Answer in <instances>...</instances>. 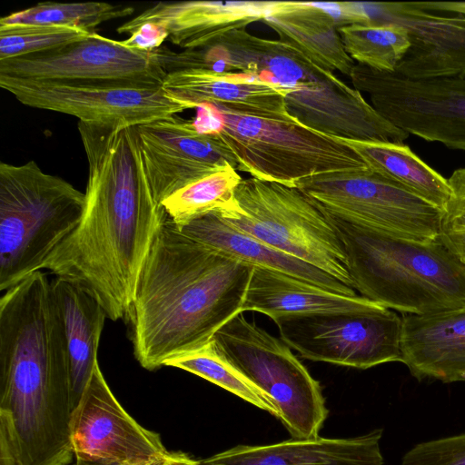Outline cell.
I'll use <instances>...</instances> for the list:
<instances>
[{
	"label": "cell",
	"mask_w": 465,
	"mask_h": 465,
	"mask_svg": "<svg viewBox=\"0 0 465 465\" xmlns=\"http://www.w3.org/2000/svg\"><path fill=\"white\" fill-rule=\"evenodd\" d=\"M418 5L428 12H442L465 16V1H429L418 2Z\"/></svg>",
	"instance_id": "cell-35"
},
{
	"label": "cell",
	"mask_w": 465,
	"mask_h": 465,
	"mask_svg": "<svg viewBox=\"0 0 465 465\" xmlns=\"http://www.w3.org/2000/svg\"><path fill=\"white\" fill-rule=\"evenodd\" d=\"M84 193L31 160L0 163V291L33 273L78 225Z\"/></svg>",
	"instance_id": "cell-7"
},
{
	"label": "cell",
	"mask_w": 465,
	"mask_h": 465,
	"mask_svg": "<svg viewBox=\"0 0 465 465\" xmlns=\"http://www.w3.org/2000/svg\"><path fill=\"white\" fill-rule=\"evenodd\" d=\"M341 139L370 168L443 211L451 195L448 179L424 163L408 145Z\"/></svg>",
	"instance_id": "cell-26"
},
{
	"label": "cell",
	"mask_w": 465,
	"mask_h": 465,
	"mask_svg": "<svg viewBox=\"0 0 465 465\" xmlns=\"http://www.w3.org/2000/svg\"><path fill=\"white\" fill-rule=\"evenodd\" d=\"M162 465H198L196 460L186 453L168 452Z\"/></svg>",
	"instance_id": "cell-36"
},
{
	"label": "cell",
	"mask_w": 465,
	"mask_h": 465,
	"mask_svg": "<svg viewBox=\"0 0 465 465\" xmlns=\"http://www.w3.org/2000/svg\"><path fill=\"white\" fill-rule=\"evenodd\" d=\"M88 162L81 220L42 265L72 282L126 321L138 279L163 218L156 203L135 126L78 122Z\"/></svg>",
	"instance_id": "cell-1"
},
{
	"label": "cell",
	"mask_w": 465,
	"mask_h": 465,
	"mask_svg": "<svg viewBox=\"0 0 465 465\" xmlns=\"http://www.w3.org/2000/svg\"><path fill=\"white\" fill-rule=\"evenodd\" d=\"M401 465H465V433L418 443Z\"/></svg>",
	"instance_id": "cell-33"
},
{
	"label": "cell",
	"mask_w": 465,
	"mask_h": 465,
	"mask_svg": "<svg viewBox=\"0 0 465 465\" xmlns=\"http://www.w3.org/2000/svg\"><path fill=\"white\" fill-rule=\"evenodd\" d=\"M163 464V463H162Z\"/></svg>",
	"instance_id": "cell-40"
},
{
	"label": "cell",
	"mask_w": 465,
	"mask_h": 465,
	"mask_svg": "<svg viewBox=\"0 0 465 465\" xmlns=\"http://www.w3.org/2000/svg\"><path fill=\"white\" fill-rule=\"evenodd\" d=\"M91 33L57 25H0V60L54 50Z\"/></svg>",
	"instance_id": "cell-31"
},
{
	"label": "cell",
	"mask_w": 465,
	"mask_h": 465,
	"mask_svg": "<svg viewBox=\"0 0 465 465\" xmlns=\"http://www.w3.org/2000/svg\"><path fill=\"white\" fill-rule=\"evenodd\" d=\"M164 366L179 368L200 376L279 418L273 401L226 359L213 339L198 349L170 359Z\"/></svg>",
	"instance_id": "cell-29"
},
{
	"label": "cell",
	"mask_w": 465,
	"mask_h": 465,
	"mask_svg": "<svg viewBox=\"0 0 465 465\" xmlns=\"http://www.w3.org/2000/svg\"><path fill=\"white\" fill-rule=\"evenodd\" d=\"M382 430L346 439L320 436L268 445H239L208 458L198 465H383Z\"/></svg>",
	"instance_id": "cell-20"
},
{
	"label": "cell",
	"mask_w": 465,
	"mask_h": 465,
	"mask_svg": "<svg viewBox=\"0 0 465 465\" xmlns=\"http://www.w3.org/2000/svg\"><path fill=\"white\" fill-rule=\"evenodd\" d=\"M376 304L362 296L338 294L292 275L253 266L242 312H258L273 320L295 314L355 312Z\"/></svg>",
	"instance_id": "cell-23"
},
{
	"label": "cell",
	"mask_w": 465,
	"mask_h": 465,
	"mask_svg": "<svg viewBox=\"0 0 465 465\" xmlns=\"http://www.w3.org/2000/svg\"><path fill=\"white\" fill-rule=\"evenodd\" d=\"M196 109L198 131L215 136L235 158L237 170L252 177L295 187L321 173L368 167L344 140L292 116L261 117L220 104Z\"/></svg>",
	"instance_id": "cell-6"
},
{
	"label": "cell",
	"mask_w": 465,
	"mask_h": 465,
	"mask_svg": "<svg viewBox=\"0 0 465 465\" xmlns=\"http://www.w3.org/2000/svg\"><path fill=\"white\" fill-rule=\"evenodd\" d=\"M321 209L406 240L440 237L443 211L371 168L321 173L296 183Z\"/></svg>",
	"instance_id": "cell-10"
},
{
	"label": "cell",
	"mask_w": 465,
	"mask_h": 465,
	"mask_svg": "<svg viewBox=\"0 0 465 465\" xmlns=\"http://www.w3.org/2000/svg\"><path fill=\"white\" fill-rule=\"evenodd\" d=\"M50 289L63 333L74 410L98 364L106 314L94 296L72 282L55 277Z\"/></svg>",
	"instance_id": "cell-22"
},
{
	"label": "cell",
	"mask_w": 465,
	"mask_h": 465,
	"mask_svg": "<svg viewBox=\"0 0 465 465\" xmlns=\"http://www.w3.org/2000/svg\"><path fill=\"white\" fill-rule=\"evenodd\" d=\"M220 351L274 402L292 438L319 436L329 411L322 387L281 339L236 315L213 336Z\"/></svg>",
	"instance_id": "cell-9"
},
{
	"label": "cell",
	"mask_w": 465,
	"mask_h": 465,
	"mask_svg": "<svg viewBox=\"0 0 465 465\" xmlns=\"http://www.w3.org/2000/svg\"><path fill=\"white\" fill-rule=\"evenodd\" d=\"M281 339L302 357L357 369L402 362V319L380 304L355 311L273 319Z\"/></svg>",
	"instance_id": "cell-11"
},
{
	"label": "cell",
	"mask_w": 465,
	"mask_h": 465,
	"mask_svg": "<svg viewBox=\"0 0 465 465\" xmlns=\"http://www.w3.org/2000/svg\"><path fill=\"white\" fill-rule=\"evenodd\" d=\"M339 32L354 62L381 72H396L411 48L408 32L393 24H353Z\"/></svg>",
	"instance_id": "cell-28"
},
{
	"label": "cell",
	"mask_w": 465,
	"mask_h": 465,
	"mask_svg": "<svg viewBox=\"0 0 465 465\" xmlns=\"http://www.w3.org/2000/svg\"><path fill=\"white\" fill-rule=\"evenodd\" d=\"M64 338L42 271L0 299V421L23 465H71L73 415Z\"/></svg>",
	"instance_id": "cell-3"
},
{
	"label": "cell",
	"mask_w": 465,
	"mask_h": 465,
	"mask_svg": "<svg viewBox=\"0 0 465 465\" xmlns=\"http://www.w3.org/2000/svg\"><path fill=\"white\" fill-rule=\"evenodd\" d=\"M74 465H76V464H74Z\"/></svg>",
	"instance_id": "cell-39"
},
{
	"label": "cell",
	"mask_w": 465,
	"mask_h": 465,
	"mask_svg": "<svg viewBox=\"0 0 465 465\" xmlns=\"http://www.w3.org/2000/svg\"><path fill=\"white\" fill-rule=\"evenodd\" d=\"M285 5L286 1H163L124 23L116 31L132 35L145 24H155L166 30L173 45L193 49L232 31L245 29Z\"/></svg>",
	"instance_id": "cell-18"
},
{
	"label": "cell",
	"mask_w": 465,
	"mask_h": 465,
	"mask_svg": "<svg viewBox=\"0 0 465 465\" xmlns=\"http://www.w3.org/2000/svg\"><path fill=\"white\" fill-rule=\"evenodd\" d=\"M0 87L21 104L73 115L79 122L138 126L186 110L162 86L35 82L0 77Z\"/></svg>",
	"instance_id": "cell-14"
},
{
	"label": "cell",
	"mask_w": 465,
	"mask_h": 465,
	"mask_svg": "<svg viewBox=\"0 0 465 465\" xmlns=\"http://www.w3.org/2000/svg\"><path fill=\"white\" fill-rule=\"evenodd\" d=\"M350 78L398 128L449 149L465 150V79L412 80L359 64Z\"/></svg>",
	"instance_id": "cell-12"
},
{
	"label": "cell",
	"mask_w": 465,
	"mask_h": 465,
	"mask_svg": "<svg viewBox=\"0 0 465 465\" xmlns=\"http://www.w3.org/2000/svg\"><path fill=\"white\" fill-rule=\"evenodd\" d=\"M166 47L142 50L95 32L55 48L0 60V77L35 82L162 86Z\"/></svg>",
	"instance_id": "cell-13"
},
{
	"label": "cell",
	"mask_w": 465,
	"mask_h": 465,
	"mask_svg": "<svg viewBox=\"0 0 465 465\" xmlns=\"http://www.w3.org/2000/svg\"><path fill=\"white\" fill-rule=\"evenodd\" d=\"M168 39L166 30L155 24H145L131 35L124 43L131 47L142 50H153L161 47L163 42Z\"/></svg>",
	"instance_id": "cell-34"
},
{
	"label": "cell",
	"mask_w": 465,
	"mask_h": 465,
	"mask_svg": "<svg viewBox=\"0 0 465 465\" xmlns=\"http://www.w3.org/2000/svg\"><path fill=\"white\" fill-rule=\"evenodd\" d=\"M242 180L235 168L226 166L174 192L161 207L176 227H183L211 213L234 209Z\"/></svg>",
	"instance_id": "cell-27"
},
{
	"label": "cell",
	"mask_w": 465,
	"mask_h": 465,
	"mask_svg": "<svg viewBox=\"0 0 465 465\" xmlns=\"http://www.w3.org/2000/svg\"><path fill=\"white\" fill-rule=\"evenodd\" d=\"M165 457L162 458V459L154 460H152V461H149V462L137 464V465H162V463L163 462Z\"/></svg>",
	"instance_id": "cell-37"
},
{
	"label": "cell",
	"mask_w": 465,
	"mask_h": 465,
	"mask_svg": "<svg viewBox=\"0 0 465 465\" xmlns=\"http://www.w3.org/2000/svg\"><path fill=\"white\" fill-rule=\"evenodd\" d=\"M76 465H121V464H99V463H87V462H75Z\"/></svg>",
	"instance_id": "cell-38"
},
{
	"label": "cell",
	"mask_w": 465,
	"mask_h": 465,
	"mask_svg": "<svg viewBox=\"0 0 465 465\" xmlns=\"http://www.w3.org/2000/svg\"><path fill=\"white\" fill-rule=\"evenodd\" d=\"M451 195L443 209L440 238L465 266V167L448 179Z\"/></svg>",
	"instance_id": "cell-32"
},
{
	"label": "cell",
	"mask_w": 465,
	"mask_h": 465,
	"mask_svg": "<svg viewBox=\"0 0 465 465\" xmlns=\"http://www.w3.org/2000/svg\"><path fill=\"white\" fill-rule=\"evenodd\" d=\"M401 319L402 362L413 377L465 381V309Z\"/></svg>",
	"instance_id": "cell-21"
},
{
	"label": "cell",
	"mask_w": 465,
	"mask_h": 465,
	"mask_svg": "<svg viewBox=\"0 0 465 465\" xmlns=\"http://www.w3.org/2000/svg\"><path fill=\"white\" fill-rule=\"evenodd\" d=\"M321 211L336 232L353 289L362 297L405 314L465 309V266L440 237L406 240Z\"/></svg>",
	"instance_id": "cell-5"
},
{
	"label": "cell",
	"mask_w": 465,
	"mask_h": 465,
	"mask_svg": "<svg viewBox=\"0 0 465 465\" xmlns=\"http://www.w3.org/2000/svg\"><path fill=\"white\" fill-rule=\"evenodd\" d=\"M71 441L76 462L137 465L169 452L158 433L141 426L119 403L99 364L73 411Z\"/></svg>",
	"instance_id": "cell-15"
},
{
	"label": "cell",
	"mask_w": 465,
	"mask_h": 465,
	"mask_svg": "<svg viewBox=\"0 0 465 465\" xmlns=\"http://www.w3.org/2000/svg\"><path fill=\"white\" fill-rule=\"evenodd\" d=\"M363 24H393L409 34L411 48L396 73L412 80L465 79V16L428 12L417 2L360 3Z\"/></svg>",
	"instance_id": "cell-17"
},
{
	"label": "cell",
	"mask_w": 465,
	"mask_h": 465,
	"mask_svg": "<svg viewBox=\"0 0 465 465\" xmlns=\"http://www.w3.org/2000/svg\"><path fill=\"white\" fill-rule=\"evenodd\" d=\"M153 197L161 203L181 188L226 166L237 170L231 152L193 119L177 115L135 126ZM238 171V170H237Z\"/></svg>",
	"instance_id": "cell-16"
},
{
	"label": "cell",
	"mask_w": 465,
	"mask_h": 465,
	"mask_svg": "<svg viewBox=\"0 0 465 465\" xmlns=\"http://www.w3.org/2000/svg\"><path fill=\"white\" fill-rule=\"evenodd\" d=\"M162 88L185 109L220 104L261 117L291 116L285 104L290 90L238 72L211 67L177 70L167 74Z\"/></svg>",
	"instance_id": "cell-19"
},
{
	"label": "cell",
	"mask_w": 465,
	"mask_h": 465,
	"mask_svg": "<svg viewBox=\"0 0 465 465\" xmlns=\"http://www.w3.org/2000/svg\"><path fill=\"white\" fill-rule=\"evenodd\" d=\"M131 6L104 2L55 3L42 2L0 19V25H57L94 32L99 25L131 15Z\"/></svg>",
	"instance_id": "cell-30"
},
{
	"label": "cell",
	"mask_w": 465,
	"mask_h": 465,
	"mask_svg": "<svg viewBox=\"0 0 465 465\" xmlns=\"http://www.w3.org/2000/svg\"><path fill=\"white\" fill-rule=\"evenodd\" d=\"M236 207L215 215L267 245L329 273L353 289L336 232L296 187L250 177L235 192Z\"/></svg>",
	"instance_id": "cell-8"
},
{
	"label": "cell",
	"mask_w": 465,
	"mask_h": 465,
	"mask_svg": "<svg viewBox=\"0 0 465 465\" xmlns=\"http://www.w3.org/2000/svg\"><path fill=\"white\" fill-rule=\"evenodd\" d=\"M193 66L245 74L290 90L287 111L315 131L359 141L403 143L410 136L383 118L362 94L280 39L234 30L190 49Z\"/></svg>",
	"instance_id": "cell-4"
},
{
	"label": "cell",
	"mask_w": 465,
	"mask_h": 465,
	"mask_svg": "<svg viewBox=\"0 0 465 465\" xmlns=\"http://www.w3.org/2000/svg\"><path fill=\"white\" fill-rule=\"evenodd\" d=\"M263 23L320 66L348 77L356 63L346 52L335 18L315 2L286 1Z\"/></svg>",
	"instance_id": "cell-25"
},
{
	"label": "cell",
	"mask_w": 465,
	"mask_h": 465,
	"mask_svg": "<svg viewBox=\"0 0 465 465\" xmlns=\"http://www.w3.org/2000/svg\"><path fill=\"white\" fill-rule=\"evenodd\" d=\"M177 228L191 238L250 265L275 270L338 294L356 295L354 289L329 273L242 232L213 213Z\"/></svg>",
	"instance_id": "cell-24"
},
{
	"label": "cell",
	"mask_w": 465,
	"mask_h": 465,
	"mask_svg": "<svg viewBox=\"0 0 465 465\" xmlns=\"http://www.w3.org/2000/svg\"><path fill=\"white\" fill-rule=\"evenodd\" d=\"M252 267L184 234L164 213L125 321L139 364L155 371L210 341L242 313Z\"/></svg>",
	"instance_id": "cell-2"
}]
</instances>
